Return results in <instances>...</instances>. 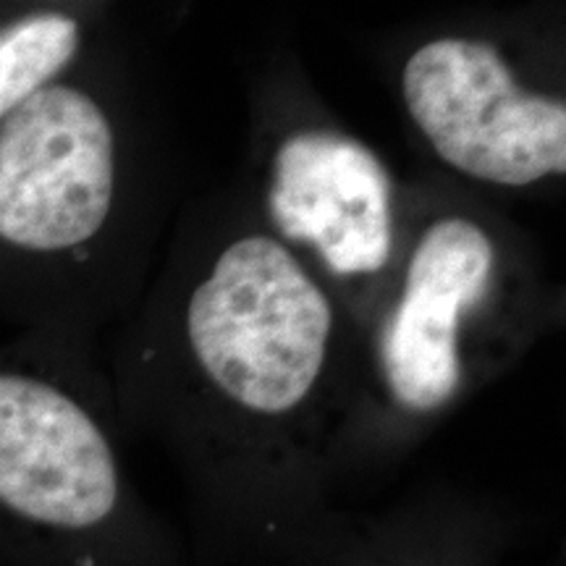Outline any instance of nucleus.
Segmentation results:
<instances>
[{
  "instance_id": "nucleus-2",
  "label": "nucleus",
  "mask_w": 566,
  "mask_h": 566,
  "mask_svg": "<svg viewBox=\"0 0 566 566\" xmlns=\"http://www.w3.org/2000/svg\"><path fill=\"white\" fill-rule=\"evenodd\" d=\"M407 113L438 158L470 179L530 187L566 174V105L516 82L483 40L422 42L401 69Z\"/></svg>"
},
{
  "instance_id": "nucleus-4",
  "label": "nucleus",
  "mask_w": 566,
  "mask_h": 566,
  "mask_svg": "<svg viewBox=\"0 0 566 566\" xmlns=\"http://www.w3.org/2000/svg\"><path fill=\"white\" fill-rule=\"evenodd\" d=\"M495 268L499 250L475 218L443 216L424 226L378 344L388 394L407 415H433L459 394L464 323L491 296Z\"/></svg>"
},
{
  "instance_id": "nucleus-1",
  "label": "nucleus",
  "mask_w": 566,
  "mask_h": 566,
  "mask_svg": "<svg viewBox=\"0 0 566 566\" xmlns=\"http://www.w3.org/2000/svg\"><path fill=\"white\" fill-rule=\"evenodd\" d=\"M334 307L300 258L265 233L218 254L187 302V342L226 401L254 420H283L321 384Z\"/></svg>"
},
{
  "instance_id": "nucleus-7",
  "label": "nucleus",
  "mask_w": 566,
  "mask_h": 566,
  "mask_svg": "<svg viewBox=\"0 0 566 566\" xmlns=\"http://www.w3.org/2000/svg\"><path fill=\"white\" fill-rule=\"evenodd\" d=\"M475 533L449 520H412L352 546L349 566H488Z\"/></svg>"
},
{
  "instance_id": "nucleus-6",
  "label": "nucleus",
  "mask_w": 566,
  "mask_h": 566,
  "mask_svg": "<svg viewBox=\"0 0 566 566\" xmlns=\"http://www.w3.org/2000/svg\"><path fill=\"white\" fill-rule=\"evenodd\" d=\"M80 51V24L59 11L27 13L0 27V124L53 84Z\"/></svg>"
},
{
  "instance_id": "nucleus-5",
  "label": "nucleus",
  "mask_w": 566,
  "mask_h": 566,
  "mask_svg": "<svg viewBox=\"0 0 566 566\" xmlns=\"http://www.w3.org/2000/svg\"><path fill=\"white\" fill-rule=\"evenodd\" d=\"M268 216L281 239L313 250L336 279H370L391 263V174L349 134H289L271 163Z\"/></svg>"
},
{
  "instance_id": "nucleus-3",
  "label": "nucleus",
  "mask_w": 566,
  "mask_h": 566,
  "mask_svg": "<svg viewBox=\"0 0 566 566\" xmlns=\"http://www.w3.org/2000/svg\"><path fill=\"white\" fill-rule=\"evenodd\" d=\"M116 137L108 113L71 84H48L0 124V239L27 252L90 242L108 221Z\"/></svg>"
}]
</instances>
